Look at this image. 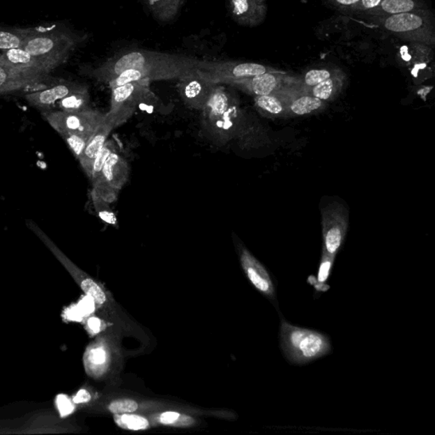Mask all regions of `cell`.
Returning <instances> with one entry per match:
<instances>
[{
	"mask_svg": "<svg viewBox=\"0 0 435 435\" xmlns=\"http://www.w3.org/2000/svg\"><path fill=\"white\" fill-rule=\"evenodd\" d=\"M197 61L180 54L131 50L111 57L87 75L112 89L131 82L178 79L197 68Z\"/></svg>",
	"mask_w": 435,
	"mask_h": 435,
	"instance_id": "obj_1",
	"label": "cell"
},
{
	"mask_svg": "<svg viewBox=\"0 0 435 435\" xmlns=\"http://www.w3.org/2000/svg\"><path fill=\"white\" fill-rule=\"evenodd\" d=\"M80 42L67 27L54 24L31 27L22 48L40 60L50 72L68 60Z\"/></svg>",
	"mask_w": 435,
	"mask_h": 435,
	"instance_id": "obj_2",
	"label": "cell"
},
{
	"mask_svg": "<svg viewBox=\"0 0 435 435\" xmlns=\"http://www.w3.org/2000/svg\"><path fill=\"white\" fill-rule=\"evenodd\" d=\"M280 341L290 363L305 365L328 356L332 351L329 337L323 333L290 324L282 319Z\"/></svg>",
	"mask_w": 435,
	"mask_h": 435,
	"instance_id": "obj_3",
	"label": "cell"
},
{
	"mask_svg": "<svg viewBox=\"0 0 435 435\" xmlns=\"http://www.w3.org/2000/svg\"><path fill=\"white\" fill-rule=\"evenodd\" d=\"M150 84L149 81H136L111 89L110 109L106 116L115 129L125 123L151 95Z\"/></svg>",
	"mask_w": 435,
	"mask_h": 435,
	"instance_id": "obj_4",
	"label": "cell"
},
{
	"mask_svg": "<svg viewBox=\"0 0 435 435\" xmlns=\"http://www.w3.org/2000/svg\"><path fill=\"white\" fill-rule=\"evenodd\" d=\"M106 114L89 107L83 111H46L43 114L46 121L58 134H73L89 139L102 123Z\"/></svg>",
	"mask_w": 435,
	"mask_h": 435,
	"instance_id": "obj_5",
	"label": "cell"
},
{
	"mask_svg": "<svg viewBox=\"0 0 435 435\" xmlns=\"http://www.w3.org/2000/svg\"><path fill=\"white\" fill-rule=\"evenodd\" d=\"M197 69L201 77L209 83L227 85L232 81L275 71L266 66L252 62L199 60L197 61Z\"/></svg>",
	"mask_w": 435,
	"mask_h": 435,
	"instance_id": "obj_6",
	"label": "cell"
},
{
	"mask_svg": "<svg viewBox=\"0 0 435 435\" xmlns=\"http://www.w3.org/2000/svg\"><path fill=\"white\" fill-rule=\"evenodd\" d=\"M383 26L388 32L403 38L425 41L427 44L434 41V22L425 10L386 15Z\"/></svg>",
	"mask_w": 435,
	"mask_h": 435,
	"instance_id": "obj_7",
	"label": "cell"
},
{
	"mask_svg": "<svg viewBox=\"0 0 435 435\" xmlns=\"http://www.w3.org/2000/svg\"><path fill=\"white\" fill-rule=\"evenodd\" d=\"M130 174V166L116 151L112 153L103 166L102 173L92 182V194L112 204L118 198L120 190L126 184Z\"/></svg>",
	"mask_w": 435,
	"mask_h": 435,
	"instance_id": "obj_8",
	"label": "cell"
},
{
	"mask_svg": "<svg viewBox=\"0 0 435 435\" xmlns=\"http://www.w3.org/2000/svg\"><path fill=\"white\" fill-rule=\"evenodd\" d=\"M348 212L337 201L321 208L322 235L323 250L336 257L343 245L348 230Z\"/></svg>",
	"mask_w": 435,
	"mask_h": 435,
	"instance_id": "obj_9",
	"label": "cell"
},
{
	"mask_svg": "<svg viewBox=\"0 0 435 435\" xmlns=\"http://www.w3.org/2000/svg\"><path fill=\"white\" fill-rule=\"evenodd\" d=\"M178 80V94L186 106L203 111L216 84L209 83L201 77L197 68Z\"/></svg>",
	"mask_w": 435,
	"mask_h": 435,
	"instance_id": "obj_10",
	"label": "cell"
},
{
	"mask_svg": "<svg viewBox=\"0 0 435 435\" xmlns=\"http://www.w3.org/2000/svg\"><path fill=\"white\" fill-rule=\"evenodd\" d=\"M240 258L245 274H246L252 286L264 296L267 297L277 305V292H275V287L269 272L245 247L241 250Z\"/></svg>",
	"mask_w": 435,
	"mask_h": 435,
	"instance_id": "obj_11",
	"label": "cell"
},
{
	"mask_svg": "<svg viewBox=\"0 0 435 435\" xmlns=\"http://www.w3.org/2000/svg\"><path fill=\"white\" fill-rule=\"evenodd\" d=\"M86 87V85L75 83V82L61 81L52 86L27 93L25 99L31 106L46 112L66 96Z\"/></svg>",
	"mask_w": 435,
	"mask_h": 435,
	"instance_id": "obj_12",
	"label": "cell"
},
{
	"mask_svg": "<svg viewBox=\"0 0 435 435\" xmlns=\"http://www.w3.org/2000/svg\"><path fill=\"white\" fill-rule=\"evenodd\" d=\"M227 10L238 24L255 26L266 17V0H227Z\"/></svg>",
	"mask_w": 435,
	"mask_h": 435,
	"instance_id": "obj_13",
	"label": "cell"
},
{
	"mask_svg": "<svg viewBox=\"0 0 435 435\" xmlns=\"http://www.w3.org/2000/svg\"><path fill=\"white\" fill-rule=\"evenodd\" d=\"M286 81L284 75L274 71L247 79L232 81L228 85L238 88L247 94L259 96L275 94L284 86Z\"/></svg>",
	"mask_w": 435,
	"mask_h": 435,
	"instance_id": "obj_14",
	"label": "cell"
},
{
	"mask_svg": "<svg viewBox=\"0 0 435 435\" xmlns=\"http://www.w3.org/2000/svg\"><path fill=\"white\" fill-rule=\"evenodd\" d=\"M279 92L285 100L287 116L309 115L321 111L326 107V102L306 94L297 87L283 86Z\"/></svg>",
	"mask_w": 435,
	"mask_h": 435,
	"instance_id": "obj_15",
	"label": "cell"
},
{
	"mask_svg": "<svg viewBox=\"0 0 435 435\" xmlns=\"http://www.w3.org/2000/svg\"><path fill=\"white\" fill-rule=\"evenodd\" d=\"M47 77L17 71L0 63V95L27 88H45Z\"/></svg>",
	"mask_w": 435,
	"mask_h": 435,
	"instance_id": "obj_16",
	"label": "cell"
},
{
	"mask_svg": "<svg viewBox=\"0 0 435 435\" xmlns=\"http://www.w3.org/2000/svg\"><path fill=\"white\" fill-rule=\"evenodd\" d=\"M0 63L19 72L47 77L49 75L42 62L23 48L5 50L0 54Z\"/></svg>",
	"mask_w": 435,
	"mask_h": 435,
	"instance_id": "obj_17",
	"label": "cell"
},
{
	"mask_svg": "<svg viewBox=\"0 0 435 435\" xmlns=\"http://www.w3.org/2000/svg\"><path fill=\"white\" fill-rule=\"evenodd\" d=\"M114 130H115L114 126L112 125V123L109 121L107 116L105 115L102 123L97 128L94 135L91 136L86 146H85L83 153H82L79 158L77 159L80 162L82 168H83L89 178L91 176L93 165H94L97 155H98L99 151L102 150L108 139L109 135H110Z\"/></svg>",
	"mask_w": 435,
	"mask_h": 435,
	"instance_id": "obj_18",
	"label": "cell"
},
{
	"mask_svg": "<svg viewBox=\"0 0 435 435\" xmlns=\"http://www.w3.org/2000/svg\"><path fill=\"white\" fill-rule=\"evenodd\" d=\"M234 102V98L227 89L221 86V84H216L211 99L201 111L203 112L204 125L219 119Z\"/></svg>",
	"mask_w": 435,
	"mask_h": 435,
	"instance_id": "obj_19",
	"label": "cell"
},
{
	"mask_svg": "<svg viewBox=\"0 0 435 435\" xmlns=\"http://www.w3.org/2000/svg\"><path fill=\"white\" fill-rule=\"evenodd\" d=\"M344 84V77L340 75V72L336 73L335 75L330 77L321 83L314 85V86L309 89H300L301 91L306 94L316 97L322 102H326L333 100L339 94L342 87Z\"/></svg>",
	"mask_w": 435,
	"mask_h": 435,
	"instance_id": "obj_20",
	"label": "cell"
},
{
	"mask_svg": "<svg viewBox=\"0 0 435 435\" xmlns=\"http://www.w3.org/2000/svg\"><path fill=\"white\" fill-rule=\"evenodd\" d=\"M254 103L258 110L268 116H287V104L279 91L275 94L254 96Z\"/></svg>",
	"mask_w": 435,
	"mask_h": 435,
	"instance_id": "obj_21",
	"label": "cell"
},
{
	"mask_svg": "<svg viewBox=\"0 0 435 435\" xmlns=\"http://www.w3.org/2000/svg\"><path fill=\"white\" fill-rule=\"evenodd\" d=\"M151 13L160 22H170L176 18L184 0H146Z\"/></svg>",
	"mask_w": 435,
	"mask_h": 435,
	"instance_id": "obj_22",
	"label": "cell"
},
{
	"mask_svg": "<svg viewBox=\"0 0 435 435\" xmlns=\"http://www.w3.org/2000/svg\"><path fill=\"white\" fill-rule=\"evenodd\" d=\"M425 10L421 0H383L374 15H386L413 13Z\"/></svg>",
	"mask_w": 435,
	"mask_h": 435,
	"instance_id": "obj_23",
	"label": "cell"
},
{
	"mask_svg": "<svg viewBox=\"0 0 435 435\" xmlns=\"http://www.w3.org/2000/svg\"><path fill=\"white\" fill-rule=\"evenodd\" d=\"M30 29L0 26V49L5 52L10 49L22 48Z\"/></svg>",
	"mask_w": 435,
	"mask_h": 435,
	"instance_id": "obj_24",
	"label": "cell"
},
{
	"mask_svg": "<svg viewBox=\"0 0 435 435\" xmlns=\"http://www.w3.org/2000/svg\"><path fill=\"white\" fill-rule=\"evenodd\" d=\"M89 102H91V96L86 87L66 96L56 104L61 111L79 112L91 107Z\"/></svg>",
	"mask_w": 435,
	"mask_h": 435,
	"instance_id": "obj_25",
	"label": "cell"
},
{
	"mask_svg": "<svg viewBox=\"0 0 435 435\" xmlns=\"http://www.w3.org/2000/svg\"><path fill=\"white\" fill-rule=\"evenodd\" d=\"M334 260H335V257H333V256L326 254V252L322 250L317 277H310L308 279L309 283L319 292H326V291L329 289V287L328 284H326V282L328 281L330 274H331Z\"/></svg>",
	"mask_w": 435,
	"mask_h": 435,
	"instance_id": "obj_26",
	"label": "cell"
},
{
	"mask_svg": "<svg viewBox=\"0 0 435 435\" xmlns=\"http://www.w3.org/2000/svg\"><path fill=\"white\" fill-rule=\"evenodd\" d=\"M114 420L120 428L128 430H145L149 428V422L139 415L115 414Z\"/></svg>",
	"mask_w": 435,
	"mask_h": 435,
	"instance_id": "obj_27",
	"label": "cell"
},
{
	"mask_svg": "<svg viewBox=\"0 0 435 435\" xmlns=\"http://www.w3.org/2000/svg\"><path fill=\"white\" fill-rule=\"evenodd\" d=\"M115 151H116V144L114 139H107L106 144H105L102 150L99 151L98 155H97L95 159L94 165H93L91 176L89 178L91 182L95 181L96 178L100 176L105 162H106L109 156H110L112 153H115Z\"/></svg>",
	"mask_w": 435,
	"mask_h": 435,
	"instance_id": "obj_28",
	"label": "cell"
},
{
	"mask_svg": "<svg viewBox=\"0 0 435 435\" xmlns=\"http://www.w3.org/2000/svg\"><path fill=\"white\" fill-rule=\"evenodd\" d=\"M107 353L102 347H94L88 349L84 356V365L89 374H94L99 368L106 362Z\"/></svg>",
	"mask_w": 435,
	"mask_h": 435,
	"instance_id": "obj_29",
	"label": "cell"
},
{
	"mask_svg": "<svg viewBox=\"0 0 435 435\" xmlns=\"http://www.w3.org/2000/svg\"><path fill=\"white\" fill-rule=\"evenodd\" d=\"M336 72L329 69H312L307 72L303 79V84L300 89H309L321 83L330 77L336 75Z\"/></svg>",
	"mask_w": 435,
	"mask_h": 435,
	"instance_id": "obj_30",
	"label": "cell"
},
{
	"mask_svg": "<svg viewBox=\"0 0 435 435\" xmlns=\"http://www.w3.org/2000/svg\"><path fill=\"white\" fill-rule=\"evenodd\" d=\"M82 290L91 297L97 305H102L107 302V296L102 287L89 277L79 284Z\"/></svg>",
	"mask_w": 435,
	"mask_h": 435,
	"instance_id": "obj_31",
	"label": "cell"
},
{
	"mask_svg": "<svg viewBox=\"0 0 435 435\" xmlns=\"http://www.w3.org/2000/svg\"><path fill=\"white\" fill-rule=\"evenodd\" d=\"M91 197L96 211L98 213L100 219L109 224H116L115 213L109 207V204L106 201L102 200V198L95 195V194L91 193Z\"/></svg>",
	"mask_w": 435,
	"mask_h": 435,
	"instance_id": "obj_32",
	"label": "cell"
},
{
	"mask_svg": "<svg viewBox=\"0 0 435 435\" xmlns=\"http://www.w3.org/2000/svg\"><path fill=\"white\" fill-rule=\"evenodd\" d=\"M193 419L188 415H184L174 411H167L159 417V422L165 425L190 426L194 423Z\"/></svg>",
	"mask_w": 435,
	"mask_h": 435,
	"instance_id": "obj_33",
	"label": "cell"
},
{
	"mask_svg": "<svg viewBox=\"0 0 435 435\" xmlns=\"http://www.w3.org/2000/svg\"><path fill=\"white\" fill-rule=\"evenodd\" d=\"M64 141L67 142L69 148L72 151L77 159H79L81 154L86 146L89 139L82 137L80 135L73 134H61Z\"/></svg>",
	"mask_w": 435,
	"mask_h": 435,
	"instance_id": "obj_34",
	"label": "cell"
},
{
	"mask_svg": "<svg viewBox=\"0 0 435 435\" xmlns=\"http://www.w3.org/2000/svg\"><path fill=\"white\" fill-rule=\"evenodd\" d=\"M139 405L137 402L133 399H119L112 402L108 406V410L112 414H127L133 413L138 409Z\"/></svg>",
	"mask_w": 435,
	"mask_h": 435,
	"instance_id": "obj_35",
	"label": "cell"
},
{
	"mask_svg": "<svg viewBox=\"0 0 435 435\" xmlns=\"http://www.w3.org/2000/svg\"><path fill=\"white\" fill-rule=\"evenodd\" d=\"M56 404L57 410L59 411L61 418L67 417V415L72 414L73 411H75L73 402L66 395H58L56 399Z\"/></svg>",
	"mask_w": 435,
	"mask_h": 435,
	"instance_id": "obj_36",
	"label": "cell"
},
{
	"mask_svg": "<svg viewBox=\"0 0 435 435\" xmlns=\"http://www.w3.org/2000/svg\"><path fill=\"white\" fill-rule=\"evenodd\" d=\"M360 2V0H326L328 6L343 11H356Z\"/></svg>",
	"mask_w": 435,
	"mask_h": 435,
	"instance_id": "obj_37",
	"label": "cell"
},
{
	"mask_svg": "<svg viewBox=\"0 0 435 435\" xmlns=\"http://www.w3.org/2000/svg\"><path fill=\"white\" fill-rule=\"evenodd\" d=\"M383 0H360L356 11L374 15Z\"/></svg>",
	"mask_w": 435,
	"mask_h": 435,
	"instance_id": "obj_38",
	"label": "cell"
},
{
	"mask_svg": "<svg viewBox=\"0 0 435 435\" xmlns=\"http://www.w3.org/2000/svg\"><path fill=\"white\" fill-rule=\"evenodd\" d=\"M77 308L79 309L82 314L84 316H87L94 312L95 310V301L93 299L88 296L82 299L79 302V304L77 305Z\"/></svg>",
	"mask_w": 435,
	"mask_h": 435,
	"instance_id": "obj_39",
	"label": "cell"
},
{
	"mask_svg": "<svg viewBox=\"0 0 435 435\" xmlns=\"http://www.w3.org/2000/svg\"><path fill=\"white\" fill-rule=\"evenodd\" d=\"M64 316L68 321H79L83 319L84 314L81 313L77 306H75L68 309L67 312L64 313Z\"/></svg>",
	"mask_w": 435,
	"mask_h": 435,
	"instance_id": "obj_40",
	"label": "cell"
},
{
	"mask_svg": "<svg viewBox=\"0 0 435 435\" xmlns=\"http://www.w3.org/2000/svg\"><path fill=\"white\" fill-rule=\"evenodd\" d=\"M91 399V395L86 390H80L73 397L72 402L75 404L87 403Z\"/></svg>",
	"mask_w": 435,
	"mask_h": 435,
	"instance_id": "obj_41",
	"label": "cell"
},
{
	"mask_svg": "<svg viewBox=\"0 0 435 435\" xmlns=\"http://www.w3.org/2000/svg\"><path fill=\"white\" fill-rule=\"evenodd\" d=\"M88 328L93 333H98L100 331V328H102V322L98 319V318L91 317L87 321Z\"/></svg>",
	"mask_w": 435,
	"mask_h": 435,
	"instance_id": "obj_42",
	"label": "cell"
}]
</instances>
